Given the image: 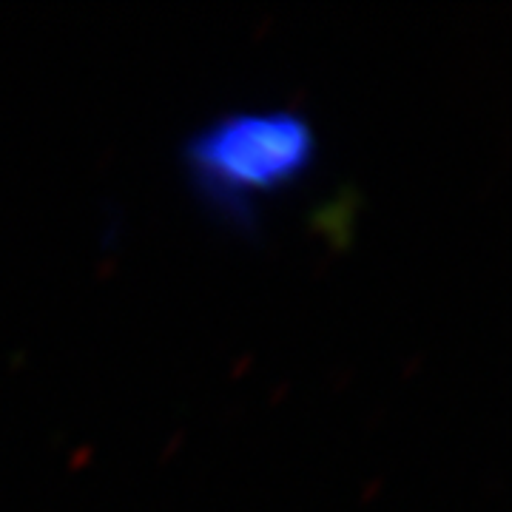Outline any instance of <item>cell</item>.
<instances>
[{"mask_svg": "<svg viewBox=\"0 0 512 512\" xmlns=\"http://www.w3.org/2000/svg\"><path fill=\"white\" fill-rule=\"evenodd\" d=\"M316 157L311 120L291 109L220 114L180 151L197 202L237 234H256L262 205L305 183Z\"/></svg>", "mask_w": 512, "mask_h": 512, "instance_id": "1", "label": "cell"}]
</instances>
